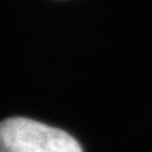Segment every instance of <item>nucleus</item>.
Returning a JSON list of instances; mask_svg holds the SVG:
<instances>
[{
    "label": "nucleus",
    "mask_w": 152,
    "mask_h": 152,
    "mask_svg": "<svg viewBox=\"0 0 152 152\" xmlns=\"http://www.w3.org/2000/svg\"><path fill=\"white\" fill-rule=\"evenodd\" d=\"M0 152H83L66 132L26 118L0 124Z\"/></svg>",
    "instance_id": "obj_1"
}]
</instances>
